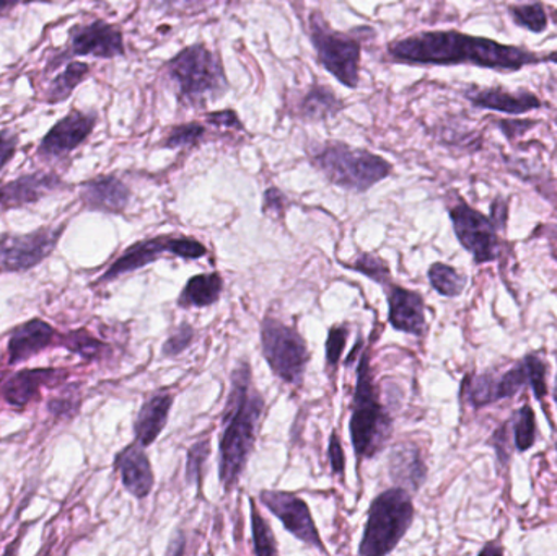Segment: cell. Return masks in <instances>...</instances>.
<instances>
[{
    "mask_svg": "<svg viewBox=\"0 0 557 556\" xmlns=\"http://www.w3.org/2000/svg\"><path fill=\"white\" fill-rule=\"evenodd\" d=\"M287 198H285L284 193L277 188H268L264 191L263 199V212L264 214L274 215V218H284L285 208H287Z\"/></svg>",
    "mask_w": 557,
    "mask_h": 556,
    "instance_id": "cell-38",
    "label": "cell"
},
{
    "mask_svg": "<svg viewBox=\"0 0 557 556\" xmlns=\"http://www.w3.org/2000/svg\"><path fill=\"white\" fill-rule=\"evenodd\" d=\"M535 415L532 408L523 407L519 411L516 424V443L520 450L530 449L535 443Z\"/></svg>",
    "mask_w": 557,
    "mask_h": 556,
    "instance_id": "cell-35",
    "label": "cell"
},
{
    "mask_svg": "<svg viewBox=\"0 0 557 556\" xmlns=\"http://www.w3.org/2000/svg\"><path fill=\"white\" fill-rule=\"evenodd\" d=\"M208 254V248L191 237H180V235H160V237L147 238L137 242L133 247L127 248L101 276L100 283L116 280L131 271L139 270L146 264L162 258V255H173L183 260H199Z\"/></svg>",
    "mask_w": 557,
    "mask_h": 556,
    "instance_id": "cell-9",
    "label": "cell"
},
{
    "mask_svg": "<svg viewBox=\"0 0 557 556\" xmlns=\"http://www.w3.org/2000/svg\"><path fill=\"white\" fill-rule=\"evenodd\" d=\"M165 67L176 98L185 107L205 108L227 94L228 78L224 64L205 42L182 49L166 62Z\"/></svg>",
    "mask_w": 557,
    "mask_h": 556,
    "instance_id": "cell-3",
    "label": "cell"
},
{
    "mask_svg": "<svg viewBox=\"0 0 557 556\" xmlns=\"http://www.w3.org/2000/svg\"><path fill=\"white\" fill-rule=\"evenodd\" d=\"M343 267L349 268L352 271H359V273L366 274L367 277L382 284V286L383 284L386 286L389 283L388 264L380 260L375 255H362L354 263H343Z\"/></svg>",
    "mask_w": 557,
    "mask_h": 556,
    "instance_id": "cell-34",
    "label": "cell"
},
{
    "mask_svg": "<svg viewBox=\"0 0 557 556\" xmlns=\"http://www.w3.org/2000/svg\"><path fill=\"white\" fill-rule=\"evenodd\" d=\"M116 469L120 470L121 480H123L124 489L143 499L152 492L153 472L150 466L149 457L144 453L140 444H131L120 456L116 457Z\"/></svg>",
    "mask_w": 557,
    "mask_h": 556,
    "instance_id": "cell-19",
    "label": "cell"
},
{
    "mask_svg": "<svg viewBox=\"0 0 557 556\" xmlns=\"http://www.w3.org/2000/svg\"><path fill=\"white\" fill-rule=\"evenodd\" d=\"M308 36L317 52L318 62L344 87L356 88L360 82L362 54L359 39L331 28L320 12L311 13Z\"/></svg>",
    "mask_w": 557,
    "mask_h": 556,
    "instance_id": "cell-7",
    "label": "cell"
},
{
    "mask_svg": "<svg viewBox=\"0 0 557 556\" xmlns=\"http://www.w3.org/2000/svg\"><path fill=\"white\" fill-rule=\"evenodd\" d=\"M22 0H0V18L13 7L18 5Z\"/></svg>",
    "mask_w": 557,
    "mask_h": 556,
    "instance_id": "cell-44",
    "label": "cell"
},
{
    "mask_svg": "<svg viewBox=\"0 0 557 556\" xmlns=\"http://www.w3.org/2000/svg\"><path fill=\"white\" fill-rule=\"evenodd\" d=\"M81 198L91 211L120 214L129 205L131 191L126 183L121 182L117 176H98V178L84 183Z\"/></svg>",
    "mask_w": 557,
    "mask_h": 556,
    "instance_id": "cell-18",
    "label": "cell"
},
{
    "mask_svg": "<svg viewBox=\"0 0 557 556\" xmlns=\"http://www.w3.org/2000/svg\"><path fill=\"white\" fill-rule=\"evenodd\" d=\"M224 289V280L219 273L198 274L186 283L178 297V306L209 307L214 306Z\"/></svg>",
    "mask_w": 557,
    "mask_h": 556,
    "instance_id": "cell-26",
    "label": "cell"
},
{
    "mask_svg": "<svg viewBox=\"0 0 557 556\" xmlns=\"http://www.w3.org/2000/svg\"><path fill=\"white\" fill-rule=\"evenodd\" d=\"M62 182L54 173H32L3 185V205L22 206L38 201L61 188Z\"/></svg>",
    "mask_w": 557,
    "mask_h": 556,
    "instance_id": "cell-23",
    "label": "cell"
},
{
    "mask_svg": "<svg viewBox=\"0 0 557 556\" xmlns=\"http://www.w3.org/2000/svg\"><path fill=\"white\" fill-rule=\"evenodd\" d=\"M389 477L396 485L401 489H409L412 492L424 483L425 470L424 460L418 447L412 444H401L395 447L388 459Z\"/></svg>",
    "mask_w": 557,
    "mask_h": 556,
    "instance_id": "cell-24",
    "label": "cell"
},
{
    "mask_svg": "<svg viewBox=\"0 0 557 556\" xmlns=\"http://www.w3.org/2000/svg\"><path fill=\"white\" fill-rule=\"evenodd\" d=\"M64 345L67 346L69 351L75 353L81 358L97 359L103 356L108 346L98 342L94 336L88 335L87 332H72L64 338Z\"/></svg>",
    "mask_w": 557,
    "mask_h": 556,
    "instance_id": "cell-32",
    "label": "cell"
},
{
    "mask_svg": "<svg viewBox=\"0 0 557 556\" xmlns=\"http://www.w3.org/2000/svg\"><path fill=\"white\" fill-rule=\"evenodd\" d=\"M327 456H330L331 470H333L334 475H344L346 457H344L343 446H341L339 436L336 433L331 436Z\"/></svg>",
    "mask_w": 557,
    "mask_h": 556,
    "instance_id": "cell-42",
    "label": "cell"
},
{
    "mask_svg": "<svg viewBox=\"0 0 557 556\" xmlns=\"http://www.w3.org/2000/svg\"><path fill=\"white\" fill-rule=\"evenodd\" d=\"M206 129L199 123L180 124L172 127L162 143L163 149H188L198 146L205 137Z\"/></svg>",
    "mask_w": 557,
    "mask_h": 556,
    "instance_id": "cell-30",
    "label": "cell"
},
{
    "mask_svg": "<svg viewBox=\"0 0 557 556\" xmlns=\"http://www.w3.org/2000/svg\"><path fill=\"white\" fill-rule=\"evenodd\" d=\"M231 382L224 411V431L219 446V477L225 492H231L237 485L250 460L264 411V398L255 388L248 362H240L235 368Z\"/></svg>",
    "mask_w": 557,
    "mask_h": 556,
    "instance_id": "cell-2",
    "label": "cell"
},
{
    "mask_svg": "<svg viewBox=\"0 0 557 556\" xmlns=\"http://www.w3.org/2000/svg\"><path fill=\"white\" fill-rule=\"evenodd\" d=\"M545 366L536 358L527 359L523 365L517 366L512 371L496 379L491 375H480L468 382V400L474 407H483L491 401L500 400V398L512 397L522 388L523 384L530 382L536 397L542 398L546 394Z\"/></svg>",
    "mask_w": 557,
    "mask_h": 556,
    "instance_id": "cell-10",
    "label": "cell"
},
{
    "mask_svg": "<svg viewBox=\"0 0 557 556\" xmlns=\"http://www.w3.org/2000/svg\"><path fill=\"white\" fill-rule=\"evenodd\" d=\"M455 234L460 244L473 254L478 263H486L497 257L496 227L493 221L471 206L460 202L450 211Z\"/></svg>",
    "mask_w": 557,
    "mask_h": 556,
    "instance_id": "cell-11",
    "label": "cell"
},
{
    "mask_svg": "<svg viewBox=\"0 0 557 556\" xmlns=\"http://www.w3.org/2000/svg\"><path fill=\"white\" fill-rule=\"evenodd\" d=\"M0 381H2V375H0Z\"/></svg>",
    "mask_w": 557,
    "mask_h": 556,
    "instance_id": "cell-47",
    "label": "cell"
},
{
    "mask_svg": "<svg viewBox=\"0 0 557 556\" xmlns=\"http://www.w3.org/2000/svg\"><path fill=\"white\" fill-rule=\"evenodd\" d=\"M18 137L13 131H0V170L15 157Z\"/></svg>",
    "mask_w": 557,
    "mask_h": 556,
    "instance_id": "cell-41",
    "label": "cell"
},
{
    "mask_svg": "<svg viewBox=\"0 0 557 556\" xmlns=\"http://www.w3.org/2000/svg\"><path fill=\"white\" fill-rule=\"evenodd\" d=\"M414 518L411 496L405 489L388 490L373 499L369 509L359 555H388L398 547Z\"/></svg>",
    "mask_w": 557,
    "mask_h": 556,
    "instance_id": "cell-6",
    "label": "cell"
},
{
    "mask_svg": "<svg viewBox=\"0 0 557 556\" xmlns=\"http://www.w3.org/2000/svg\"><path fill=\"white\" fill-rule=\"evenodd\" d=\"M314 169L327 182L347 191L366 193L392 173V163L366 149H356L339 140L321 144L310 156Z\"/></svg>",
    "mask_w": 557,
    "mask_h": 556,
    "instance_id": "cell-4",
    "label": "cell"
},
{
    "mask_svg": "<svg viewBox=\"0 0 557 556\" xmlns=\"http://www.w3.org/2000/svg\"><path fill=\"white\" fill-rule=\"evenodd\" d=\"M392 434V418L379 401L370 368V349L366 348L357 369L354 392L352 417H350V441L359 460L375 457Z\"/></svg>",
    "mask_w": 557,
    "mask_h": 556,
    "instance_id": "cell-5",
    "label": "cell"
},
{
    "mask_svg": "<svg viewBox=\"0 0 557 556\" xmlns=\"http://www.w3.org/2000/svg\"><path fill=\"white\" fill-rule=\"evenodd\" d=\"M90 74V65L85 62H69L64 71L51 82L48 90V101L51 104L61 103L71 97L72 91Z\"/></svg>",
    "mask_w": 557,
    "mask_h": 556,
    "instance_id": "cell-27",
    "label": "cell"
},
{
    "mask_svg": "<svg viewBox=\"0 0 557 556\" xmlns=\"http://www.w3.org/2000/svg\"><path fill=\"white\" fill-rule=\"evenodd\" d=\"M126 54L123 33L103 20L87 25H75L69 32L67 55H94L113 59Z\"/></svg>",
    "mask_w": 557,
    "mask_h": 556,
    "instance_id": "cell-15",
    "label": "cell"
},
{
    "mask_svg": "<svg viewBox=\"0 0 557 556\" xmlns=\"http://www.w3.org/2000/svg\"><path fill=\"white\" fill-rule=\"evenodd\" d=\"M389 61L409 65H461L516 72L527 65L557 62V52L529 51L520 46L503 45L496 39L465 35L455 29L416 33L386 48Z\"/></svg>",
    "mask_w": 557,
    "mask_h": 556,
    "instance_id": "cell-1",
    "label": "cell"
},
{
    "mask_svg": "<svg viewBox=\"0 0 557 556\" xmlns=\"http://www.w3.org/2000/svg\"><path fill=\"white\" fill-rule=\"evenodd\" d=\"M55 332L42 320H29L13 332L9 342V362L18 365L51 345Z\"/></svg>",
    "mask_w": 557,
    "mask_h": 556,
    "instance_id": "cell-21",
    "label": "cell"
},
{
    "mask_svg": "<svg viewBox=\"0 0 557 556\" xmlns=\"http://www.w3.org/2000/svg\"><path fill=\"white\" fill-rule=\"evenodd\" d=\"M173 395L157 394L144 404L140 408L139 417L134 424V434L136 443L143 447H149L156 443L157 437L165 430L169 421L170 410H172Z\"/></svg>",
    "mask_w": 557,
    "mask_h": 556,
    "instance_id": "cell-22",
    "label": "cell"
},
{
    "mask_svg": "<svg viewBox=\"0 0 557 556\" xmlns=\"http://www.w3.org/2000/svg\"><path fill=\"white\" fill-rule=\"evenodd\" d=\"M347 336H349V329L346 325L333 326L330 330V335L326 339V362L331 369L336 368L337 362L341 361L344 346H346Z\"/></svg>",
    "mask_w": 557,
    "mask_h": 556,
    "instance_id": "cell-37",
    "label": "cell"
},
{
    "mask_svg": "<svg viewBox=\"0 0 557 556\" xmlns=\"http://www.w3.org/2000/svg\"><path fill=\"white\" fill-rule=\"evenodd\" d=\"M251 526H253L255 554L257 555H277L276 541L270 524L264 521L263 516L258 511L253 499H250Z\"/></svg>",
    "mask_w": 557,
    "mask_h": 556,
    "instance_id": "cell-31",
    "label": "cell"
},
{
    "mask_svg": "<svg viewBox=\"0 0 557 556\" xmlns=\"http://www.w3.org/2000/svg\"><path fill=\"white\" fill-rule=\"evenodd\" d=\"M261 503L273 512L284 524L285 531L290 532L295 539L326 554L323 542L318 535L317 526L311 518L310 509L304 499L287 492H261Z\"/></svg>",
    "mask_w": 557,
    "mask_h": 556,
    "instance_id": "cell-13",
    "label": "cell"
},
{
    "mask_svg": "<svg viewBox=\"0 0 557 556\" xmlns=\"http://www.w3.org/2000/svg\"><path fill=\"white\" fill-rule=\"evenodd\" d=\"M62 227L39 228L25 235H5L0 242V267L23 271L41 263L58 244Z\"/></svg>",
    "mask_w": 557,
    "mask_h": 556,
    "instance_id": "cell-12",
    "label": "cell"
},
{
    "mask_svg": "<svg viewBox=\"0 0 557 556\" xmlns=\"http://www.w3.org/2000/svg\"><path fill=\"white\" fill-rule=\"evenodd\" d=\"M261 345L271 371L287 384H301L310 361L307 343L294 326L267 317L261 323Z\"/></svg>",
    "mask_w": 557,
    "mask_h": 556,
    "instance_id": "cell-8",
    "label": "cell"
},
{
    "mask_svg": "<svg viewBox=\"0 0 557 556\" xmlns=\"http://www.w3.org/2000/svg\"><path fill=\"white\" fill-rule=\"evenodd\" d=\"M208 0H150L153 7L160 12L185 13L201 9L202 3Z\"/></svg>",
    "mask_w": 557,
    "mask_h": 556,
    "instance_id": "cell-39",
    "label": "cell"
},
{
    "mask_svg": "<svg viewBox=\"0 0 557 556\" xmlns=\"http://www.w3.org/2000/svg\"><path fill=\"white\" fill-rule=\"evenodd\" d=\"M97 121V114L90 111L72 110L42 137L38 147L39 156L45 159L67 157L90 137Z\"/></svg>",
    "mask_w": 557,
    "mask_h": 556,
    "instance_id": "cell-14",
    "label": "cell"
},
{
    "mask_svg": "<svg viewBox=\"0 0 557 556\" xmlns=\"http://www.w3.org/2000/svg\"><path fill=\"white\" fill-rule=\"evenodd\" d=\"M429 280H431L432 287L445 297L460 296L463 293L465 284H467L463 274L444 263L432 264L429 270Z\"/></svg>",
    "mask_w": 557,
    "mask_h": 556,
    "instance_id": "cell-28",
    "label": "cell"
},
{
    "mask_svg": "<svg viewBox=\"0 0 557 556\" xmlns=\"http://www.w3.org/2000/svg\"><path fill=\"white\" fill-rule=\"evenodd\" d=\"M389 307V323L398 332L422 336L425 332L424 299L414 291L392 286L386 291Z\"/></svg>",
    "mask_w": 557,
    "mask_h": 556,
    "instance_id": "cell-17",
    "label": "cell"
},
{
    "mask_svg": "<svg viewBox=\"0 0 557 556\" xmlns=\"http://www.w3.org/2000/svg\"><path fill=\"white\" fill-rule=\"evenodd\" d=\"M206 121L212 126L227 127V129L245 131L240 118L237 116L234 110L212 111L206 114Z\"/></svg>",
    "mask_w": 557,
    "mask_h": 556,
    "instance_id": "cell-40",
    "label": "cell"
},
{
    "mask_svg": "<svg viewBox=\"0 0 557 556\" xmlns=\"http://www.w3.org/2000/svg\"><path fill=\"white\" fill-rule=\"evenodd\" d=\"M555 398H556V404H557V379H556V391H555Z\"/></svg>",
    "mask_w": 557,
    "mask_h": 556,
    "instance_id": "cell-46",
    "label": "cell"
},
{
    "mask_svg": "<svg viewBox=\"0 0 557 556\" xmlns=\"http://www.w3.org/2000/svg\"><path fill=\"white\" fill-rule=\"evenodd\" d=\"M0 205H3V186H0Z\"/></svg>",
    "mask_w": 557,
    "mask_h": 556,
    "instance_id": "cell-45",
    "label": "cell"
},
{
    "mask_svg": "<svg viewBox=\"0 0 557 556\" xmlns=\"http://www.w3.org/2000/svg\"><path fill=\"white\" fill-rule=\"evenodd\" d=\"M510 15L517 25L529 29V32L543 33L548 26V15H546L545 7L540 2L519 3V5L510 7Z\"/></svg>",
    "mask_w": 557,
    "mask_h": 556,
    "instance_id": "cell-29",
    "label": "cell"
},
{
    "mask_svg": "<svg viewBox=\"0 0 557 556\" xmlns=\"http://www.w3.org/2000/svg\"><path fill=\"white\" fill-rule=\"evenodd\" d=\"M62 374L65 372L54 371V369H28V371L16 372L3 385V398L12 407H25L39 394L42 385L58 382L62 379Z\"/></svg>",
    "mask_w": 557,
    "mask_h": 556,
    "instance_id": "cell-20",
    "label": "cell"
},
{
    "mask_svg": "<svg viewBox=\"0 0 557 556\" xmlns=\"http://www.w3.org/2000/svg\"><path fill=\"white\" fill-rule=\"evenodd\" d=\"M78 408V398L77 397H65V398H55L49 404V410L52 411V415H58V417H64V415H75Z\"/></svg>",
    "mask_w": 557,
    "mask_h": 556,
    "instance_id": "cell-43",
    "label": "cell"
},
{
    "mask_svg": "<svg viewBox=\"0 0 557 556\" xmlns=\"http://www.w3.org/2000/svg\"><path fill=\"white\" fill-rule=\"evenodd\" d=\"M465 97L476 108L506 114H525L540 110L543 101L529 90L512 91L503 87H470Z\"/></svg>",
    "mask_w": 557,
    "mask_h": 556,
    "instance_id": "cell-16",
    "label": "cell"
},
{
    "mask_svg": "<svg viewBox=\"0 0 557 556\" xmlns=\"http://www.w3.org/2000/svg\"><path fill=\"white\" fill-rule=\"evenodd\" d=\"M343 108L344 101L337 98L330 87L320 84L308 88L298 101V114L301 120L311 121V123L331 120L343 111Z\"/></svg>",
    "mask_w": 557,
    "mask_h": 556,
    "instance_id": "cell-25",
    "label": "cell"
},
{
    "mask_svg": "<svg viewBox=\"0 0 557 556\" xmlns=\"http://www.w3.org/2000/svg\"><path fill=\"white\" fill-rule=\"evenodd\" d=\"M193 339H195V329L188 323H183L176 329V332L166 339L163 345V356L165 358H175V356L182 355L183 351L189 348Z\"/></svg>",
    "mask_w": 557,
    "mask_h": 556,
    "instance_id": "cell-36",
    "label": "cell"
},
{
    "mask_svg": "<svg viewBox=\"0 0 557 556\" xmlns=\"http://www.w3.org/2000/svg\"><path fill=\"white\" fill-rule=\"evenodd\" d=\"M211 456V441H198L191 449L188 450V462H186V480L189 483H196L198 489L202 486V470L205 464Z\"/></svg>",
    "mask_w": 557,
    "mask_h": 556,
    "instance_id": "cell-33",
    "label": "cell"
}]
</instances>
